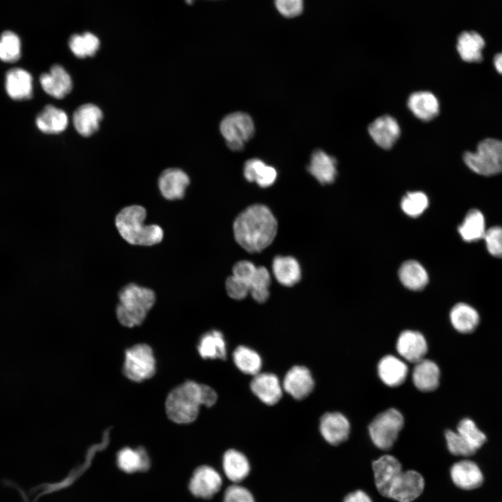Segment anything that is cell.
Listing matches in <instances>:
<instances>
[{
    "label": "cell",
    "mask_w": 502,
    "mask_h": 502,
    "mask_svg": "<svg viewBox=\"0 0 502 502\" xmlns=\"http://www.w3.org/2000/svg\"><path fill=\"white\" fill-rule=\"evenodd\" d=\"M277 222L271 210L262 204L248 207L236 218L234 234L237 243L250 252H260L271 244Z\"/></svg>",
    "instance_id": "6da1fadb"
},
{
    "label": "cell",
    "mask_w": 502,
    "mask_h": 502,
    "mask_svg": "<svg viewBox=\"0 0 502 502\" xmlns=\"http://www.w3.org/2000/svg\"><path fill=\"white\" fill-rule=\"evenodd\" d=\"M146 217V210L141 206L123 208L115 219L119 234L131 245L150 246L159 243L162 240L163 231L157 225H144Z\"/></svg>",
    "instance_id": "7a4b0ae2"
},
{
    "label": "cell",
    "mask_w": 502,
    "mask_h": 502,
    "mask_svg": "<svg viewBox=\"0 0 502 502\" xmlns=\"http://www.w3.org/2000/svg\"><path fill=\"white\" fill-rule=\"evenodd\" d=\"M119 300L117 319L123 326L132 328L142 324L155 303V295L149 288L129 284L119 292Z\"/></svg>",
    "instance_id": "3957f363"
},
{
    "label": "cell",
    "mask_w": 502,
    "mask_h": 502,
    "mask_svg": "<svg viewBox=\"0 0 502 502\" xmlns=\"http://www.w3.org/2000/svg\"><path fill=\"white\" fill-rule=\"evenodd\" d=\"M201 405V384L187 381L169 393L165 409L171 420L178 424H187L197 418Z\"/></svg>",
    "instance_id": "277c9868"
},
{
    "label": "cell",
    "mask_w": 502,
    "mask_h": 502,
    "mask_svg": "<svg viewBox=\"0 0 502 502\" xmlns=\"http://www.w3.org/2000/svg\"><path fill=\"white\" fill-rule=\"evenodd\" d=\"M466 165L474 172L482 176H493L502 172V141L488 138L481 141L475 153L466 152Z\"/></svg>",
    "instance_id": "5b68a950"
},
{
    "label": "cell",
    "mask_w": 502,
    "mask_h": 502,
    "mask_svg": "<svg viewBox=\"0 0 502 502\" xmlns=\"http://www.w3.org/2000/svg\"><path fill=\"white\" fill-rule=\"evenodd\" d=\"M404 425V417L397 409L391 408L378 414L369 426L373 443L381 450L390 449Z\"/></svg>",
    "instance_id": "8992f818"
},
{
    "label": "cell",
    "mask_w": 502,
    "mask_h": 502,
    "mask_svg": "<svg viewBox=\"0 0 502 502\" xmlns=\"http://www.w3.org/2000/svg\"><path fill=\"white\" fill-rule=\"evenodd\" d=\"M123 371L128 379L135 382L152 377L155 373V359L151 347L138 344L128 349Z\"/></svg>",
    "instance_id": "52a82bcc"
},
{
    "label": "cell",
    "mask_w": 502,
    "mask_h": 502,
    "mask_svg": "<svg viewBox=\"0 0 502 502\" xmlns=\"http://www.w3.org/2000/svg\"><path fill=\"white\" fill-rule=\"evenodd\" d=\"M425 480L420 473L414 470L402 471L392 483L387 498L398 502H412L423 492Z\"/></svg>",
    "instance_id": "ba28073f"
},
{
    "label": "cell",
    "mask_w": 502,
    "mask_h": 502,
    "mask_svg": "<svg viewBox=\"0 0 502 502\" xmlns=\"http://www.w3.org/2000/svg\"><path fill=\"white\" fill-rule=\"evenodd\" d=\"M220 130L226 142L245 143L253 136L254 125L251 116L243 112L225 116L220 123Z\"/></svg>",
    "instance_id": "9c48e42d"
},
{
    "label": "cell",
    "mask_w": 502,
    "mask_h": 502,
    "mask_svg": "<svg viewBox=\"0 0 502 502\" xmlns=\"http://www.w3.org/2000/svg\"><path fill=\"white\" fill-rule=\"evenodd\" d=\"M222 478L213 467L203 465L197 467L189 482V489L196 497L208 499L221 489Z\"/></svg>",
    "instance_id": "30bf717a"
},
{
    "label": "cell",
    "mask_w": 502,
    "mask_h": 502,
    "mask_svg": "<svg viewBox=\"0 0 502 502\" xmlns=\"http://www.w3.org/2000/svg\"><path fill=\"white\" fill-rule=\"evenodd\" d=\"M372 469L376 489L387 497L392 483L402 471L401 463L394 456L384 455L373 462Z\"/></svg>",
    "instance_id": "8fae6325"
},
{
    "label": "cell",
    "mask_w": 502,
    "mask_h": 502,
    "mask_svg": "<svg viewBox=\"0 0 502 502\" xmlns=\"http://www.w3.org/2000/svg\"><path fill=\"white\" fill-rule=\"evenodd\" d=\"M319 429L322 436L328 443L337 446L348 439L350 424L347 418L341 413H326L321 418Z\"/></svg>",
    "instance_id": "7c38bea8"
},
{
    "label": "cell",
    "mask_w": 502,
    "mask_h": 502,
    "mask_svg": "<svg viewBox=\"0 0 502 502\" xmlns=\"http://www.w3.org/2000/svg\"><path fill=\"white\" fill-rule=\"evenodd\" d=\"M314 379L310 370L304 366L295 365L286 374L283 381L284 390L296 400H303L312 391Z\"/></svg>",
    "instance_id": "4fadbf2b"
},
{
    "label": "cell",
    "mask_w": 502,
    "mask_h": 502,
    "mask_svg": "<svg viewBox=\"0 0 502 502\" xmlns=\"http://www.w3.org/2000/svg\"><path fill=\"white\" fill-rule=\"evenodd\" d=\"M396 349L404 360L416 363L424 358L427 351V344L420 333L406 330L398 337Z\"/></svg>",
    "instance_id": "5bb4252c"
},
{
    "label": "cell",
    "mask_w": 502,
    "mask_h": 502,
    "mask_svg": "<svg viewBox=\"0 0 502 502\" xmlns=\"http://www.w3.org/2000/svg\"><path fill=\"white\" fill-rule=\"evenodd\" d=\"M368 132L373 141L381 148H391L400 135L397 121L389 115L376 119L368 127Z\"/></svg>",
    "instance_id": "9a60e30c"
},
{
    "label": "cell",
    "mask_w": 502,
    "mask_h": 502,
    "mask_svg": "<svg viewBox=\"0 0 502 502\" xmlns=\"http://www.w3.org/2000/svg\"><path fill=\"white\" fill-rule=\"evenodd\" d=\"M43 89L48 95L58 99L68 94L73 88V82L68 73L60 65H54L49 73L40 77Z\"/></svg>",
    "instance_id": "2e32d148"
},
{
    "label": "cell",
    "mask_w": 502,
    "mask_h": 502,
    "mask_svg": "<svg viewBox=\"0 0 502 502\" xmlns=\"http://www.w3.org/2000/svg\"><path fill=\"white\" fill-rule=\"evenodd\" d=\"M189 183L188 176L178 168L165 169L158 179L159 190L163 197L168 200L183 198Z\"/></svg>",
    "instance_id": "e0dca14e"
},
{
    "label": "cell",
    "mask_w": 502,
    "mask_h": 502,
    "mask_svg": "<svg viewBox=\"0 0 502 502\" xmlns=\"http://www.w3.org/2000/svg\"><path fill=\"white\" fill-rule=\"evenodd\" d=\"M250 388L253 393L267 405L276 404L282 395L280 381L272 373H258L254 375Z\"/></svg>",
    "instance_id": "ac0fdd59"
},
{
    "label": "cell",
    "mask_w": 502,
    "mask_h": 502,
    "mask_svg": "<svg viewBox=\"0 0 502 502\" xmlns=\"http://www.w3.org/2000/svg\"><path fill=\"white\" fill-rule=\"evenodd\" d=\"M450 476L457 487L466 490L480 487L483 481L480 468L475 462L469 460L454 464L450 469Z\"/></svg>",
    "instance_id": "d6986e66"
},
{
    "label": "cell",
    "mask_w": 502,
    "mask_h": 502,
    "mask_svg": "<svg viewBox=\"0 0 502 502\" xmlns=\"http://www.w3.org/2000/svg\"><path fill=\"white\" fill-rule=\"evenodd\" d=\"M33 79L31 74L20 68L9 70L6 75V90L13 100H27L33 96Z\"/></svg>",
    "instance_id": "ffe728a7"
},
{
    "label": "cell",
    "mask_w": 502,
    "mask_h": 502,
    "mask_svg": "<svg viewBox=\"0 0 502 502\" xmlns=\"http://www.w3.org/2000/svg\"><path fill=\"white\" fill-rule=\"evenodd\" d=\"M307 171L321 184L331 183L337 174L336 160L322 150H316L311 155Z\"/></svg>",
    "instance_id": "44dd1931"
},
{
    "label": "cell",
    "mask_w": 502,
    "mask_h": 502,
    "mask_svg": "<svg viewBox=\"0 0 502 502\" xmlns=\"http://www.w3.org/2000/svg\"><path fill=\"white\" fill-rule=\"evenodd\" d=\"M381 380L387 386L396 387L402 385L408 374V366L400 358L388 355L383 357L377 367Z\"/></svg>",
    "instance_id": "7402d4cb"
},
{
    "label": "cell",
    "mask_w": 502,
    "mask_h": 502,
    "mask_svg": "<svg viewBox=\"0 0 502 502\" xmlns=\"http://www.w3.org/2000/svg\"><path fill=\"white\" fill-rule=\"evenodd\" d=\"M407 105L418 119L428 121L434 119L439 112V102L436 97L429 91H416L411 93Z\"/></svg>",
    "instance_id": "603a6c76"
},
{
    "label": "cell",
    "mask_w": 502,
    "mask_h": 502,
    "mask_svg": "<svg viewBox=\"0 0 502 502\" xmlns=\"http://www.w3.org/2000/svg\"><path fill=\"white\" fill-rule=\"evenodd\" d=\"M102 119L100 109L91 103L77 107L73 117L76 130L84 137L90 136L98 130Z\"/></svg>",
    "instance_id": "cb8c5ba5"
},
{
    "label": "cell",
    "mask_w": 502,
    "mask_h": 502,
    "mask_svg": "<svg viewBox=\"0 0 502 502\" xmlns=\"http://www.w3.org/2000/svg\"><path fill=\"white\" fill-rule=\"evenodd\" d=\"M439 379L440 370L434 361L423 358L415 363L412 381L419 390L430 392L436 390L439 386Z\"/></svg>",
    "instance_id": "d4e9b609"
},
{
    "label": "cell",
    "mask_w": 502,
    "mask_h": 502,
    "mask_svg": "<svg viewBox=\"0 0 502 502\" xmlns=\"http://www.w3.org/2000/svg\"><path fill=\"white\" fill-rule=\"evenodd\" d=\"M222 469L227 479L233 483L238 484L249 475L250 464L244 454L236 450L230 449L223 455Z\"/></svg>",
    "instance_id": "484cf974"
},
{
    "label": "cell",
    "mask_w": 502,
    "mask_h": 502,
    "mask_svg": "<svg viewBox=\"0 0 502 502\" xmlns=\"http://www.w3.org/2000/svg\"><path fill=\"white\" fill-rule=\"evenodd\" d=\"M68 123L66 113L51 105L45 106L36 119L38 128L47 134L60 133L66 130Z\"/></svg>",
    "instance_id": "4316f807"
},
{
    "label": "cell",
    "mask_w": 502,
    "mask_h": 502,
    "mask_svg": "<svg viewBox=\"0 0 502 502\" xmlns=\"http://www.w3.org/2000/svg\"><path fill=\"white\" fill-rule=\"evenodd\" d=\"M450 320L453 328L461 333H470L478 326L480 316L477 310L469 304L459 303L450 312Z\"/></svg>",
    "instance_id": "83f0119b"
},
{
    "label": "cell",
    "mask_w": 502,
    "mask_h": 502,
    "mask_svg": "<svg viewBox=\"0 0 502 502\" xmlns=\"http://www.w3.org/2000/svg\"><path fill=\"white\" fill-rule=\"evenodd\" d=\"M272 268L275 277L282 285L291 287L301 280L300 265L292 257L277 256L273 259Z\"/></svg>",
    "instance_id": "f1b7e54d"
},
{
    "label": "cell",
    "mask_w": 502,
    "mask_h": 502,
    "mask_svg": "<svg viewBox=\"0 0 502 502\" xmlns=\"http://www.w3.org/2000/svg\"><path fill=\"white\" fill-rule=\"evenodd\" d=\"M485 47L483 38L475 31H464L458 37L457 49L462 60L466 62H480L482 50Z\"/></svg>",
    "instance_id": "f546056e"
},
{
    "label": "cell",
    "mask_w": 502,
    "mask_h": 502,
    "mask_svg": "<svg viewBox=\"0 0 502 502\" xmlns=\"http://www.w3.org/2000/svg\"><path fill=\"white\" fill-rule=\"evenodd\" d=\"M245 178L249 182H256L261 188L273 185L277 178L276 169L258 158H252L245 162Z\"/></svg>",
    "instance_id": "4dcf8cb0"
},
{
    "label": "cell",
    "mask_w": 502,
    "mask_h": 502,
    "mask_svg": "<svg viewBox=\"0 0 502 502\" xmlns=\"http://www.w3.org/2000/svg\"><path fill=\"white\" fill-rule=\"evenodd\" d=\"M486 230L484 215L476 208L469 210L458 227L460 236L468 243L483 239Z\"/></svg>",
    "instance_id": "1f68e13d"
},
{
    "label": "cell",
    "mask_w": 502,
    "mask_h": 502,
    "mask_svg": "<svg viewBox=\"0 0 502 502\" xmlns=\"http://www.w3.org/2000/svg\"><path fill=\"white\" fill-rule=\"evenodd\" d=\"M398 274L402 284L411 290H420L428 282L429 277L425 268L414 260L404 262L399 269Z\"/></svg>",
    "instance_id": "d6a6232c"
},
{
    "label": "cell",
    "mask_w": 502,
    "mask_h": 502,
    "mask_svg": "<svg viewBox=\"0 0 502 502\" xmlns=\"http://www.w3.org/2000/svg\"><path fill=\"white\" fill-rule=\"evenodd\" d=\"M197 350L201 357L204 359L225 360L227 357L224 336L222 333L216 330L207 332L201 337L197 344Z\"/></svg>",
    "instance_id": "836d02e7"
},
{
    "label": "cell",
    "mask_w": 502,
    "mask_h": 502,
    "mask_svg": "<svg viewBox=\"0 0 502 502\" xmlns=\"http://www.w3.org/2000/svg\"><path fill=\"white\" fill-rule=\"evenodd\" d=\"M119 467L127 473H132L148 469L149 457L142 447L132 449L123 448L117 454Z\"/></svg>",
    "instance_id": "e575fe53"
},
{
    "label": "cell",
    "mask_w": 502,
    "mask_h": 502,
    "mask_svg": "<svg viewBox=\"0 0 502 502\" xmlns=\"http://www.w3.org/2000/svg\"><path fill=\"white\" fill-rule=\"evenodd\" d=\"M233 360L238 370L247 374L256 375L262 365L257 352L245 346H239L234 350Z\"/></svg>",
    "instance_id": "d590c367"
},
{
    "label": "cell",
    "mask_w": 502,
    "mask_h": 502,
    "mask_svg": "<svg viewBox=\"0 0 502 502\" xmlns=\"http://www.w3.org/2000/svg\"><path fill=\"white\" fill-rule=\"evenodd\" d=\"M100 46L98 38L91 33L75 34L69 40L72 52L79 58L93 56Z\"/></svg>",
    "instance_id": "8d00e7d4"
},
{
    "label": "cell",
    "mask_w": 502,
    "mask_h": 502,
    "mask_svg": "<svg viewBox=\"0 0 502 502\" xmlns=\"http://www.w3.org/2000/svg\"><path fill=\"white\" fill-rule=\"evenodd\" d=\"M270 284L271 276L268 270L263 266L257 267L249 284L250 292L254 301L258 303H264L268 299Z\"/></svg>",
    "instance_id": "74e56055"
},
{
    "label": "cell",
    "mask_w": 502,
    "mask_h": 502,
    "mask_svg": "<svg viewBox=\"0 0 502 502\" xmlns=\"http://www.w3.org/2000/svg\"><path fill=\"white\" fill-rule=\"evenodd\" d=\"M20 56L21 43L19 37L12 31H4L0 36V59L13 63Z\"/></svg>",
    "instance_id": "f35d334b"
},
{
    "label": "cell",
    "mask_w": 502,
    "mask_h": 502,
    "mask_svg": "<svg viewBox=\"0 0 502 502\" xmlns=\"http://www.w3.org/2000/svg\"><path fill=\"white\" fill-rule=\"evenodd\" d=\"M457 432L477 451L485 442V434L470 418H464L458 424Z\"/></svg>",
    "instance_id": "ab89813d"
},
{
    "label": "cell",
    "mask_w": 502,
    "mask_h": 502,
    "mask_svg": "<svg viewBox=\"0 0 502 502\" xmlns=\"http://www.w3.org/2000/svg\"><path fill=\"white\" fill-rule=\"evenodd\" d=\"M429 200L427 195L420 191L408 192L401 201V208L410 217L420 215L427 208Z\"/></svg>",
    "instance_id": "60d3db41"
},
{
    "label": "cell",
    "mask_w": 502,
    "mask_h": 502,
    "mask_svg": "<svg viewBox=\"0 0 502 502\" xmlns=\"http://www.w3.org/2000/svg\"><path fill=\"white\" fill-rule=\"evenodd\" d=\"M445 437L448 449L454 455L468 457L476 452L457 432L447 430Z\"/></svg>",
    "instance_id": "b9f144b4"
},
{
    "label": "cell",
    "mask_w": 502,
    "mask_h": 502,
    "mask_svg": "<svg viewBox=\"0 0 502 502\" xmlns=\"http://www.w3.org/2000/svg\"><path fill=\"white\" fill-rule=\"evenodd\" d=\"M483 239L488 252L502 258V226H494L486 230Z\"/></svg>",
    "instance_id": "7bdbcfd3"
},
{
    "label": "cell",
    "mask_w": 502,
    "mask_h": 502,
    "mask_svg": "<svg viewBox=\"0 0 502 502\" xmlns=\"http://www.w3.org/2000/svg\"><path fill=\"white\" fill-rule=\"evenodd\" d=\"M223 502H255V500L248 489L234 483L225 489Z\"/></svg>",
    "instance_id": "ee69618b"
},
{
    "label": "cell",
    "mask_w": 502,
    "mask_h": 502,
    "mask_svg": "<svg viewBox=\"0 0 502 502\" xmlns=\"http://www.w3.org/2000/svg\"><path fill=\"white\" fill-rule=\"evenodd\" d=\"M225 286L227 294L234 299H243L245 298L250 292L248 284L234 275L227 278Z\"/></svg>",
    "instance_id": "f6af8a7d"
},
{
    "label": "cell",
    "mask_w": 502,
    "mask_h": 502,
    "mask_svg": "<svg viewBox=\"0 0 502 502\" xmlns=\"http://www.w3.org/2000/svg\"><path fill=\"white\" fill-rule=\"evenodd\" d=\"M275 4L279 13L287 17L298 16L303 11V0H275Z\"/></svg>",
    "instance_id": "bcb514c9"
},
{
    "label": "cell",
    "mask_w": 502,
    "mask_h": 502,
    "mask_svg": "<svg viewBox=\"0 0 502 502\" xmlns=\"http://www.w3.org/2000/svg\"><path fill=\"white\" fill-rule=\"evenodd\" d=\"M257 267L249 261H241L237 262L233 268V275L236 277L243 280L249 285L250 282L254 275ZM250 287V285H249Z\"/></svg>",
    "instance_id": "7dc6e473"
},
{
    "label": "cell",
    "mask_w": 502,
    "mask_h": 502,
    "mask_svg": "<svg viewBox=\"0 0 502 502\" xmlns=\"http://www.w3.org/2000/svg\"><path fill=\"white\" fill-rule=\"evenodd\" d=\"M217 399V393L212 388L207 385L201 384L202 405L210 407L216 402Z\"/></svg>",
    "instance_id": "c3c4849f"
},
{
    "label": "cell",
    "mask_w": 502,
    "mask_h": 502,
    "mask_svg": "<svg viewBox=\"0 0 502 502\" xmlns=\"http://www.w3.org/2000/svg\"><path fill=\"white\" fill-rule=\"evenodd\" d=\"M343 502H372V500L364 491L356 490L348 494Z\"/></svg>",
    "instance_id": "681fc988"
},
{
    "label": "cell",
    "mask_w": 502,
    "mask_h": 502,
    "mask_svg": "<svg viewBox=\"0 0 502 502\" xmlns=\"http://www.w3.org/2000/svg\"><path fill=\"white\" fill-rule=\"evenodd\" d=\"M494 65L496 70L502 74V52L495 55L494 58Z\"/></svg>",
    "instance_id": "f907efd6"
}]
</instances>
